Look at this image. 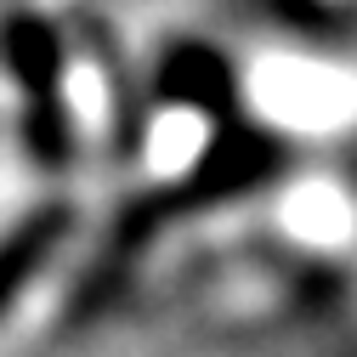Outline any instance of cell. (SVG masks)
<instances>
[{"mask_svg":"<svg viewBox=\"0 0 357 357\" xmlns=\"http://www.w3.org/2000/svg\"><path fill=\"white\" fill-rule=\"evenodd\" d=\"M261 125L273 130H351L357 125V63L335 57H273L255 74Z\"/></svg>","mask_w":357,"mask_h":357,"instance_id":"6da1fadb","label":"cell"},{"mask_svg":"<svg viewBox=\"0 0 357 357\" xmlns=\"http://www.w3.org/2000/svg\"><path fill=\"white\" fill-rule=\"evenodd\" d=\"M68 221H74L68 204H46V210L23 215L17 227L0 238V312H6V306L23 295V284L52 261V250H57L63 233H68Z\"/></svg>","mask_w":357,"mask_h":357,"instance_id":"7a4b0ae2","label":"cell"}]
</instances>
